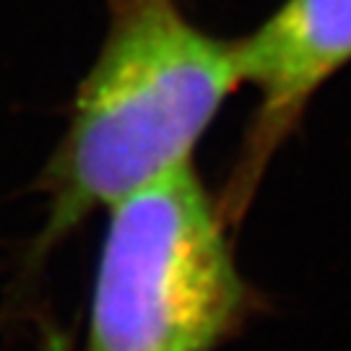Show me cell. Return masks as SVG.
<instances>
[{
  "mask_svg": "<svg viewBox=\"0 0 351 351\" xmlns=\"http://www.w3.org/2000/svg\"><path fill=\"white\" fill-rule=\"evenodd\" d=\"M239 84L234 42L203 32L177 0H110L104 42L45 169L52 234L188 164Z\"/></svg>",
  "mask_w": 351,
  "mask_h": 351,
  "instance_id": "obj_1",
  "label": "cell"
},
{
  "mask_svg": "<svg viewBox=\"0 0 351 351\" xmlns=\"http://www.w3.org/2000/svg\"><path fill=\"white\" fill-rule=\"evenodd\" d=\"M242 304L219 211L190 162L110 206L88 351H208Z\"/></svg>",
  "mask_w": 351,
  "mask_h": 351,
  "instance_id": "obj_2",
  "label": "cell"
},
{
  "mask_svg": "<svg viewBox=\"0 0 351 351\" xmlns=\"http://www.w3.org/2000/svg\"><path fill=\"white\" fill-rule=\"evenodd\" d=\"M234 60L242 84L261 94L237 167L247 195L315 91L351 63V0H284L252 34L234 39Z\"/></svg>",
  "mask_w": 351,
  "mask_h": 351,
  "instance_id": "obj_3",
  "label": "cell"
}]
</instances>
